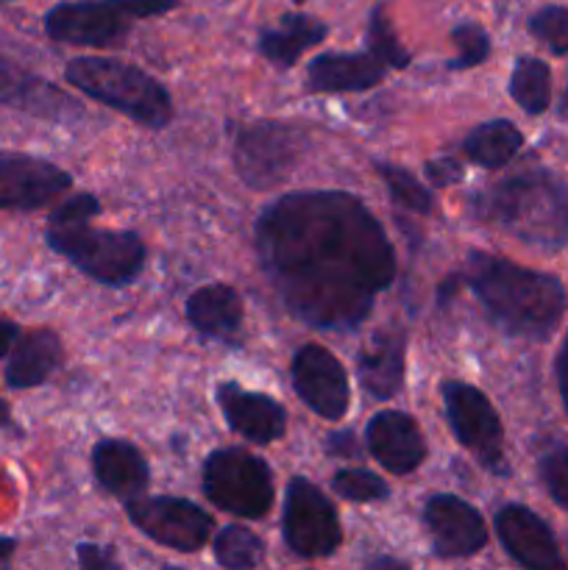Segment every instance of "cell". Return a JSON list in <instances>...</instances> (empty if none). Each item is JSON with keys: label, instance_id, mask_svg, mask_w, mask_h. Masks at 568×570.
<instances>
[{"label": "cell", "instance_id": "obj_36", "mask_svg": "<svg viewBox=\"0 0 568 570\" xmlns=\"http://www.w3.org/2000/svg\"><path fill=\"white\" fill-rule=\"evenodd\" d=\"M326 451L334 456H360V445H356L354 432H337L326 438Z\"/></svg>", "mask_w": 568, "mask_h": 570}, {"label": "cell", "instance_id": "obj_25", "mask_svg": "<svg viewBox=\"0 0 568 570\" xmlns=\"http://www.w3.org/2000/svg\"><path fill=\"white\" fill-rule=\"evenodd\" d=\"M523 137L510 120H490L473 128L466 139H462V150L471 161L488 170H499V167L510 165L516 154L521 150Z\"/></svg>", "mask_w": 568, "mask_h": 570}, {"label": "cell", "instance_id": "obj_34", "mask_svg": "<svg viewBox=\"0 0 568 570\" xmlns=\"http://www.w3.org/2000/svg\"><path fill=\"white\" fill-rule=\"evenodd\" d=\"M78 568L81 570H123L120 562L115 560V551L106 546L81 543L78 546Z\"/></svg>", "mask_w": 568, "mask_h": 570}, {"label": "cell", "instance_id": "obj_43", "mask_svg": "<svg viewBox=\"0 0 568 570\" xmlns=\"http://www.w3.org/2000/svg\"><path fill=\"white\" fill-rule=\"evenodd\" d=\"M0 3H14V0H0Z\"/></svg>", "mask_w": 568, "mask_h": 570}, {"label": "cell", "instance_id": "obj_32", "mask_svg": "<svg viewBox=\"0 0 568 570\" xmlns=\"http://www.w3.org/2000/svg\"><path fill=\"white\" fill-rule=\"evenodd\" d=\"M529 33L546 45L551 53H568V9L566 6H543L529 17Z\"/></svg>", "mask_w": 568, "mask_h": 570}, {"label": "cell", "instance_id": "obj_23", "mask_svg": "<svg viewBox=\"0 0 568 570\" xmlns=\"http://www.w3.org/2000/svg\"><path fill=\"white\" fill-rule=\"evenodd\" d=\"M187 321L204 337L237 343L243 328V301L228 284H206L187 298Z\"/></svg>", "mask_w": 568, "mask_h": 570}, {"label": "cell", "instance_id": "obj_8", "mask_svg": "<svg viewBox=\"0 0 568 570\" xmlns=\"http://www.w3.org/2000/svg\"><path fill=\"white\" fill-rule=\"evenodd\" d=\"M306 150V134L293 122L256 120L243 126L234 139V167L237 176L256 193L278 187Z\"/></svg>", "mask_w": 568, "mask_h": 570}, {"label": "cell", "instance_id": "obj_4", "mask_svg": "<svg viewBox=\"0 0 568 570\" xmlns=\"http://www.w3.org/2000/svg\"><path fill=\"white\" fill-rule=\"evenodd\" d=\"M95 215H100L95 195H72L50 215L45 239L56 254L98 284L123 287L143 273L145 245L134 232L92 228L89 223Z\"/></svg>", "mask_w": 568, "mask_h": 570}, {"label": "cell", "instance_id": "obj_15", "mask_svg": "<svg viewBox=\"0 0 568 570\" xmlns=\"http://www.w3.org/2000/svg\"><path fill=\"white\" fill-rule=\"evenodd\" d=\"M0 106L53 122H70L81 117L78 100L6 56H0Z\"/></svg>", "mask_w": 568, "mask_h": 570}, {"label": "cell", "instance_id": "obj_6", "mask_svg": "<svg viewBox=\"0 0 568 570\" xmlns=\"http://www.w3.org/2000/svg\"><path fill=\"white\" fill-rule=\"evenodd\" d=\"M176 6L178 0H61L45 14V33L76 48H120L134 22Z\"/></svg>", "mask_w": 568, "mask_h": 570}, {"label": "cell", "instance_id": "obj_28", "mask_svg": "<svg viewBox=\"0 0 568 570\" xmlns=\"http://www.w3.org/2000/svg\"><path fill=\"white\" fill-rule=\"evenodd\" d=\"M368 53L376 56L384 67H393V70H407L412 61L410 50L401 45L399 33L390 26L388 14H384V6H373L371 14H368Z\"/></svg>", "mask_w": 568, "mask_h": 570}, {"label": "cell", "instance_id": "obj_10", "mask_svg": "<svg viewBox=\"0 0 568 570\" xmlns=\"http://www.w3.org/2000/svg\"><path fill=\"white\" fill-rule=\"evenodd\" d=\"M282 529L290 551L306 557V560H321V557L334 554L340 549V540H343L337 510L323 495V490L306 479L290 482Z\"/></svg>", "mask_w": 568, "mask_h": 570}, {"label": "cell", "instance_id": "obj_19", "mask_svg": "<svg viewBox=\"0 0 568 570\" xmlns=\"http://www.w3.org/2000/svg\"><path fill=\"white\" fill-rule=\"evenodd\" d=\"M404 360L407 343L399 328H382L371 334L356 356V376L362 390L376 401L393 399L404 384Z\"/></svg>", "mask_w": 568, "mask_h": 570}, {"label": "cell", "instance_id": "obj_17", "mask_svg": "<svg viewBox=\"0 0 568 570\" xmlns=\"http://www.w3.org/2000/svg\"><path fill=\"white\" fill-rule=\"evenodd\" d=\"M217 406L228 429L251 443H276L287 429V412L265 393H251L237 382L217 384Z\"/></svg>", "mask_w": 568, "mask_h": 570}, {"label": "cell", "instance_id": "obj_38", "mask_svg": "<svg viewBox=\"0 0 568 570\" xmlns=\"http://www.w3.org/2000/svg\"><path fill=\"white\" fill-rule=\"evenodd\" d=\"M17 340H20V328L11 321H3V317H0V356L9 354V351L14 348Z\"/></svg>", "mask_w": 568, "mask_h": 570}, {"label": "cell", "instance_id": "obj_31", "mask_svg": "<svg viewBox=\"0 0 568 570\" xmlns=\"http://www.w3.org/2000/svg\"><path fill=\"white\" fill-rule=\"evenodd\" d=\"M332 488L334 493L349 501H356V504L384 501L390 495L388 484L373 471H365V468H345V471H337L332 479Z\"/></svg>", "mask_w": 568, "mask_h": 570}, {"label": "cell", "instance_id": "obj_18", "mask_svg": "<svg viewBox=\"0 0 568 570\" xmlns=\"http://www.w3.org/2000/svg\"><path fill=\"white\" fill-rule=\"evenodd\" d=\"M368 451L384 471L395 473V476L418 471L421 462L427 460V443H423L418 423L407 412L395 410H384L371 417Z\"/></svg>", "mask_w": 568, "mask_h": 570}, {"label": "cell", "instance_id": "obj_42", "mask_svg": "<svg viewBox=\"0 0 568 570\" xmlns=\"http://www.w3.org/2000/svg\"><path fill=\"white\" fill-rule=\"evenodd\" d=\"M560 115L568 117V83H566V92H562V100H560Z\"/></svg>", "mask_w": 568, "mask_h": 570}, {"label": "cell", "instance_id": "obj_7", "mask_svg": "<svg viewBox=\"0 0 568 570\" xmlns=\"http://www.w3.org/2000/svg\"><path fill=\"white\" fill-rule=\"evenodd\" d=\"M204 493L217 510L256 521L273 504V473L248 451L217 449L204 462Z\"/></svg>", "mask_w": 568, "mask_h": 570}, {"label": "cell", "instance_id": "obj_16", "mask_svg": "<svg viewBox=\"0 0 568 570\" xmlns=\"http://www.w3.org/2000/svg\"><path fill=\"white\" fill-rule=\"evenodd\" d=\"M496 532L507 554L527 570H568L551 529L523 504H507L496 512Z\"/></svg>", "mask_w": 568, "mask_h": 570}, {"label": "cell", "instance_id": "obj_3", "mask_svg": "<svg viewBox=\"0 0 568 570\" xmlns=\"http://www.w3.org/2000/svg\"><path fill=\"white\" fill-rule=\"evenodd\" d=\"M471 215L538 250L568 243V187L546 167H523L473 193Z\"/></svg>", "mask_w": 568, "mask_h": 570}, {"label": "cell", "instance_id": "obj_24", "mask_svg": "<svg viewBox=\"0 0 568 570\" xmlns=\"http://www.w3.org/2000/svg\"><path fill=\"white\" fill-rule=\"evenodd\" d=\"M329 37L326 22L304 14V11H287L282 14L276 28H262L256 39V50L267 61L278 67H293L301 59V53L315 45H321Z\"/></svg>", "mask_w": 568, "mask_h": 570}, {"label": "cell", "instance_id": "obj_44", "mask_svg": "<svg viewBox=\"0 0 568 570\" xmlns=\"http://www.w3.org/2000/svg\"><path fill=\"white\" fill-rule=\"evenodd\" d=\"M167 570H178V568H167Z\"/></svg>", "mask_w": 568, "mask_h": 570}, {"label": "cell", "instance_id": "obj_27", "mask_svg": "<svg viewBox=\"0 0 568 570\" xmlns=\"http://www.w3.org/2000/svg\"><path fill=\"white\" fill-rule=\"evenodd\" d=\"M265 557V546L251 529L226 527L215 538V560L226 570H254Z\"/></svg>", "mask_w": 568, "mask_h": 570}, {"label": "cell", "instance_id": "obj_2", "mask_svg": "<svg viewBox=\"0 0 568 570\" xmlns=\"http://www.w3.org/2000/svg\"><path fill=\"white\" fill-rule=\"evenodd\" d=\"M462 278L484 312L512 337H551L568 306L566 287L555 276L512 265L482 250L468 254Z\"/></svg>", "mask_w": 568, "mask_h": 570}, {"label": "cell", "instance_id": "obj_5", "mask_svg": "<svg viewBox=\"0 0 568 570\" xmlns=\"http://www.w3.org/2000/svg\"><path fill=\"white\" fill-rule=\"evenodd\" d=\"M65 78L78 92L128 115L139 126L165 128L173 117V100L167 89L128 61L111 56H78L67 61Z\"/></svg>", "mask_w": 568, "mask_h": 570}, {"label": "cell", "instance_id": "obj_1", "mask_svg": "<svg viewBox=\"0 0 568 570\" xmlns=\"http://www.w3.org/2000/svg\"><path fill=\"white\" fill-rule=\"evenodd\" d=\"M256 254L290 315L326 332L360 326L395 278L382 223L349 193H290L267 204Z\"/></svg>", "mask_w": 568, "mask_h": 570}, {"label": "cell", "instance_id": "obj_29", "mask_svg": "<svg viewBox=\"0 0 568 570\" xmlns=\"http://www.w3.org/2000/svg\"><path fill=\"white\" fill-rule=\"evenodd\" d=\"M376 173L382 176L384 187H388L390 198H393L395 204L415 212V215H429V212H432V193H429L410 170H404V167L399 165H388V161H376Z\"/></svg>", "mask_w": 568, "mask_h": 570}, {"label": "cell", "instance_id": "obj_11", "mask_svg": "<svg viewBox=\"0 0 568 570\" xmlns=\"http://www.w3.org/2000/svg\"><path fill=\"white\" fill-rule=\"evenodd\" d=\"M126 512L145 538L176 551H198L212 534V518L198 504L173 495L126 501Z\"/></svg>", "mask_w": 568, "mask_h": 570}, {"label": "cell", "instance_id": "obj_41", "mask_svg": "<svg viewBox=\"0 0 568 570\" xmlns=\"http://www.w3.org/2000/svg\"><path fill=\"white\" fill-rule=\"evenodd\" d=\"M0 429H6V432H11V434H20V429H17L14 417H11L9 404H6L3 399H0Z\"/></svg>", "mask_w": 568, "mask_h": 570}, {"label": "cell", "instance_id": "obj_35", "mask_svg": "<svg viewBox=\"0 0 568 570\" xmlns=\"http://www.w3.org/2000/svg\"><path fill=\"white\" fill-rule=\"evenodd\" d=\"M427 176L432 178L434 187H449V184H454L462 176V165L457 159H451V156H443L438 161H429Z\"/></svg>", "mask_w": 568, "mask_h": 570}, {"label": "cell", "instance_id": "obj_37", "mask_svg": "<svg viewBox=\"0 0 568 570\" xmlns=\"http://www.w3.org/2000/svg\"><path fill=\"white\" fill-rule=\"evenodd\" d=\"M557 382H560V395H562V404L568 410V337L562 343L560 356H557Z\"/></svg>", "mask_w": 568, "mask_h": 570}, {"label": "cell", "instance_id": "obj_22", "mask_svg": "<svg viewBox=\"0 0 568 570\" xmlns=\"http://www.w3.org/2000/svg\"><path fill=\"white\" fill-rule=\"evenodd\" d=\"M61 365V340L50 328L20 334L6 360V384L11 390H31L48 382Z\"/></svg>", "mask_w": 568, "mask_h": 570}, {"label": "cell", "instance_id": "obj_40", "mask_svg": "<svg viewBox=\"0 0 568 570\" xmlns=\"http://www.w3.org/2000/svg\"><path fill=\"white\" fill-rule=\"evenodd\" d=\"M365 570H410L404 562L393 560V557H376L373 562H368Z\"/></svg>", "mask_w": 568, "mask_h": 570}, {"label": "cell", "instance_id": "obj_9", "mask_svg": "<svg viewBox=\"0 0 568 570\" xmlns=\"http://www.w3.org/2000/svg\"><path fill=\"white\" fill-rule=\"evenodd\" d=\"M440 399L454 438L477 456L479 465L496 476H505V432L488 395L466 382L445 379L440 384Z\"/></svg>", "mask_w": 568, "mask_h": 570}, {"label": "cell", "instance_id": "obj_30", "mask_svg": "<svg viewBox=\"0 0 568 570\" xmlns=\"http://www.w3.org/2000/svg\"><path fill=\"white\" fill-rule=\"evenodd\" d=\"M451 42H454L457 56L449 61V70H471L488 61L490 56V37L479 22H457L451 28Z\"/></svg>", "mask_w": 568, "mask_h": 570}, {"label": "cell", "instance_id": "obj_12", "mask_svg": "<svg viewBox=\"0 0 568 570\" xmlns=\"http://www.w3.org/2000/svg\"><path fill=\"white\" fill-rule=\"evenodd\" d=\"M70 173L39 156L0 150V209L33 212L70 189Z\"/></svg>", "mask_w": 568, "mask_h": 570}, {"label": "cell", "instance_id": "obj_13", "mask_svg": "<svg viewBox=\"0 0 568 570\" xmlns=\"http://www.w3.org/2000/svg\"><path fill=\"white\" fill-rule=\"evenodd\" d=\"M293 387L315 415L340 421L349 412V376L332 351L306 343L293 356Z\"/></svg>", "mask_w": 568, "mask_h": 570}, {"label": "cell", "instance_id": "obj_21", "mask_svg": "<svg viewBox=\"0 0 568 570\" xmlns=\"http://www.w3.org/2000/svg\"><path fill=\"white\" fill-rule=\"evenodd\" d=\"M92 468L100 488L117 499L134 501L148 488V465H145L137 445L126 443V440H100L92 449Z\"/></svg>", "mask_w": 568, "mask_h": 570}, {"label": "cell", "instance_id": "obj_33", "mask_svg": "<svg viewBox=\"0 0 568 570\" xmlns=\"http://www.w3.org/2000/svg\"><path fill=\"white\" fill-rule=\"evenodd\" d=\"M540 479L551 499L568 510V449L566 445H549L540 456Z\"/></svg>", "mask_w": 568, "mask_h": 570}, {"label": "cell", "instance_id": "obj_14", "mask_svg": "<svg viewBox=\"0 0 568 570\" xmlns=\"http://www.w3.org/2000/svg\"><path fill=\"white\" fill-rule=\"evenodd\" d=\"M423 523H427L429 538H432L434 554L443 557V560L471 557L488 543V529H484L482 515L457 495H432L423 507Z\"/></svg>", "mask_w": 568, "mask_h": 570}, {"label": "cell", "instance_id": "obj_26", "mask_svg": "<svg viewBox=\"0 0 568 570\" xmlns=\"http://www.w3.org/2000/svg\"><path fill=\"white\" fill-rule=\"evenodd\" d=\"M510 95L527 115H543L551 104L549 65L535 56H521L512 67Z\"/></svg>", "mask_w": 568, "mask_h": 570}, {"label": "cell", "instance_id": "obj_20", "mask_svg": "<svg viewBox=\"0 0 568 570\" xmlns=\"http://www.w3.org/2000/svg\"><path fill=\"white\" fill-rule=\"evenodd\" d=\"M388 67L373 53H321L306 65V89L310 92H365L384 78Z\"/></svg>", "mask_w": 568, "mask_h": 570}, {"label": "cell", "instance_id": "obj_39", "mask_svg": "<svg viewBox=\"0 0 568 570\" xmlns=\"http://www.w3.org/2000/svg\"><path fill=\"white\" fill-rule=\"evenodd\" d=\"M14 551H17V540L14 538H0V570H11Z\"/></svg>", "mask_w": 568, "mask_h": 570}]
</instances>
